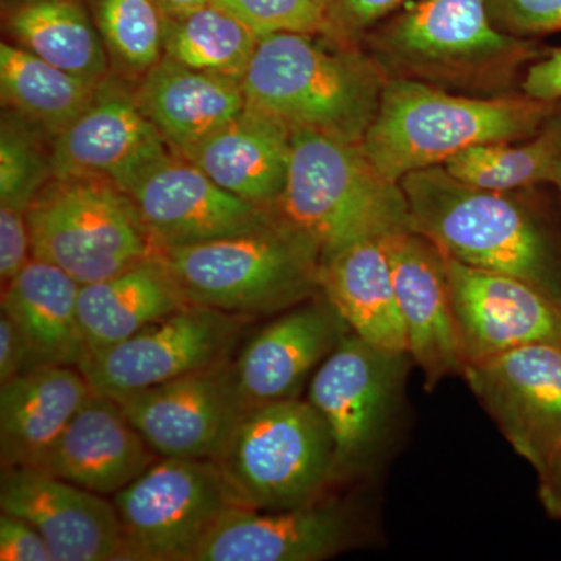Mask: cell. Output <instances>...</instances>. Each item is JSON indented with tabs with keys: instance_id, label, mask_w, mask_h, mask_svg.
Masks as SVG:
<instances>
[{
	"instance_id": "1",
	"label": "cell",
	"mask_w": 561,
	"mask_h": 561,
	"mask_svg": "<svg viewBox=\"0 0 561 561\" xmlns=\"http://www.w3.org/2000/svg\"><path fill=\"white\" fill-rule=\"evenodd\" d=\"M411 230L446 256L471 267L505 273L561 305V236L518 192L479 190L443 165L400 181Z\"/></svg>"
},
{
	"instance_id": "2",
	"label": "cell",
	"mask_w": 561,
	"mask_h": 561,
	"mask_svg": "<svg viewBox=\"0 0 561 561\" xmlns=\"http://www.w3.org/2000/svg\"><path fill=\"white\" fill-rule=\"evenodd\" d=\"M387 80L359 44L312 33H273L257 41L241 83L247 105L291 130L362 142Z\"/></svg>"
},
{
	"instance_id": "3",
	"label": "cell",
	"mask_w": 561,
	"mask_h": 561,
	"mask_svg": "<svg viewBox=\"0 0 561 561\" xmlns=\"http://www.w3.org/2000/svg\"><path fill=\"white\" fill-rule=\"evenodd\" d=\"M364 39L387 79L419 80L483 98L505 95L519 70L546 50L497 31L485 0H415Z\"/></svg>"
},
{
	"instance_id": "4",
	"label": "cell",
	"mask_w": 561,
	"mask_h": 561,
	"mask_svg": "<svg viewBox=\"0 0 561 561\" xmlns=\"http://www.w3.org/2000/svg\"><path fill=\"white\" fill-rule=\"evenodd\" d=\"M557 103L522 94H456L411 79H389L362 139L373 164L391 181L443 165L479 144L534 138Z\"/></svg>"
},
{
	"instance_id": "5",
	"label": "cell",
	"mask_w": 561,
	"mask_h": 561,
	"mask_svg": "<svg viewBox=\"0 0 561 561\" xmlns=\"http://www.w3.org/2000/svg\"><path fill=\"white\" fill-rule=\"evenodd\" d=\"M157 254L190 305L250 320L278 316L321 291L319 247L280 216L249 234Z\"/></svg>"
},
{
	"instance_id": "6",
	"label": "cell",
	"mask_w": 561,
	"mask_h": 561,
	"mask_svg": "<svg viewBox=\"0 0 561 561\" xmlns=\"http://www.w3.org/2000/svg\"><path fill=\"white\" fill-rule=\"evenodd\" d=\"M276 213L319 247L321 262L350 243L411 230L401 184L373 164L362 144L312 130H294Z\"/></svg>"
},
{
	"instance_id": "7",
	"label": "cell",
	"mask_w": 561,
	"mask_h": 561,
	"mask_svg": "<svg viewBox=\"0 0 561 561\" xmlns=\"http://www.w3.org/2000/svg\"><path fill=\"white\" fill-rule=\"evenodd\" d=\"M216 463L231 504L251 511L308 507L334 486V442L308 398L243 413Z\"/></svg>"
},
{
	"instance_id": "8",
	"label": "cell",
	"mask_w": 561,
	"mask_h": 561,
	"mask_svg": "<svg viewBox=\"0 0 561 561\" xmlns=\"http://www.w3.org/2000/svg\"><path fill=\"white\" fill-rule=\"evenodd\" d=\"M33 257L80 286L157 254L131 198L105 176L51 180L27 209Z\"/></svg>"
},
{
	"instance_id": "9",
	"label": "cell",
	"mask_w": 561,
	"mask_h": 561,
	"mask_svg": "<svg viewBox=\"0 0 561 561\" xmlns=\"http://www.w3.org/2000/svg\"><path fill=\"white\" fill-rule=\"evenodd\" d=\"M411 354L376 348L353 331L309 381L308 400L330 427L334 442V485L368 474L393 432Z\"/></svg>"
},
{
	"instance_id": "10",
	"label": "cell",
	"mask_w": 561,
	"mask_h": 561,
	"mask_svg": "<svg viewBox=\"0 0 561 561\" xmlns=\"http://www.w3.org/2000/svg\"><path fill=\"white\" fill-rule=\"evenodd\" d=\"M110 180L135 203L157 250L249 234L279 217L225 191L165 140Z\"/></svg>"
},
{
	"instance_id": "11",
	"label": "cell",
	"mask_w": 561,
	"mask_h": 561,
	"mask_svg": "<svg viewBox=\"0 0 561 561\" xmlns=\"http://www.w3.org/2000/svg\"><path fill=\"white\" fill-rule=\"evenodd\" d=\"M122 561H194L221 515L231 507L214 460L161 457L114 494Z\"/></svg>"
},
{
	"instance_id": "12",
	"label": "cell",
	"mask_w": 561,
	"mask_h": 561,
	"mask_svg": "<svg viewBox=\"0 0 561 561\" xmlns=\"http://www.w3.org/2000/svg\"><path fill=\"white\" fill-rule=\"evenodd\" d=\"M250 319L187 305L138 334L88 357L80 371L106 397L161 386L232 359Z\"/></svg>"
},
{
	"instance_id": "13",
	"label": "cell",
	"mask_w": 561,
	"mask_h": 561,
	"mask_svg": "<svg viewBox=\"0 0 561 561\" xmlns=\"http://www.w3.org/2000/svg\"><path fill=\"white\" fill-rule=\"evenodd\" d=\"M463 378L505 440L540 474L561 448V346L504 351L468 364Z\"/></svg>"
},
{
	"instance_id": "14",
	"label": "cell",
	"mask_w": 561,
	"mask_h": 561,
	"mask_svg": "<svg viewBox=\"0 0 561 561\" xmlns=\"http://www.w3.org/2000/svg\"><path fill=\"white\" fill-rule=\"evenodd\" d=\"M114 400L153 451L173 459L216 461L247 412L232 359Z\"/></svg>"
},
{
	"instance_id": "15",
	"label": "cell",
	"mask_w": 561,
	"mask_h": 561,
	"mask_svg": "<svg viewBox=\"0 0 561 561\" xmlns=\"http://www.w3.org/2000/svg\"><path fill=\"white\" fill-rule=\"evenodd\" d=\"M467 365L504 351L561 346V305L526 280L443 254Z\"/></svg>"
},
{
	"instance_id": "16",
	"label": "cell",
	"mask_w": 561,
	"mask_h": 561,
	"mask_svg": "<svg viewBox=\"0 0 561 561\" xmlns=\"http://www.w3.org/2000/svg\"><path fill=\"white\" fill-rule=\"evenodd\" d=\"M408 350L432 391L467 368L445 260L437 247L419 232L383 236Z\"/></svg>"
},
{
	"instance_id": "17",
	"label": "cell",
	"mask_w": 561,
	"mask_h": 561,
	"mask_svg": "<svg viewBox=\"0 0 561 561\" xmlns=\"http://www.w3.org/2000/svg\"><path fill=\"white\" fill-rule=\"evenodd\" d=\"M350 331L323 291L278 313L232 357L247 411L300 398L313 373Z\"/></svg>"
},
{
	"instance_id": "18",
	"label": "cell",
	"mask_w": 561,
	"mask_h": 561,
	"mask_svg": "<svg viewBox=\"0 0 561 561\" xmlns=\"http://www.w3.org/2000/svg\"><path fill=\"white\" fill-rule=\"evenodd\" d=\"M0 511L31 523L54 561H122L121 523L113 501L41 468L2 470Z\"/></svg>"
},
{
	"instance_id": "19",
	"label": "cell",
	"mask_w": 561,
	"mask_h": 561,
	"mask_svg": "<svg viewBox=\"0 0 561 561\" xmlns=\"http://www.w3.org/2000/svg\"><path fill=\"white\" fill-rule=\"evenodd\" d=\"M356 542V526L341 504L320 501L290 511L231 505L202 542L194 561H321Z\"/></svg>"
},
{
	"instance_id": "20",
	"label": "cell",
	"mask_w": 561,
	"mask_h": 561,
	"mask_svg": "<svg viewBox=\"0 0 561 561\" xmlns=\"http://www.w3.org/2000/svg\"><path fill=\"white\" fill-rule=\"evenodd\" d=\"M158 459L119 402L95 391L35 468L92 493L114 496Z\"/></svg>"
},
{
	"instance_id": "21",
	"label": "cell",
	"mask_w": 561,
	"mask_h": 561,
	"mask_svg": "<svg viewBox=\"0 0 561 561\" xmlns=\"http://www.w3.org/2000/svg\"><path fill=\"white\" fill-rule=\"evenodd\" d=\"M291 136L286 124L247 105L220 130L180 154L236 197L276 210L289 176Z\"/></svg>"
},
{
	"instance_id": "22",
	"label": "cell",
	"mask_w": 561,
	"mask_h": 561,
	"mask_svg": "<svg viewBox=\"0 0 561 561\" xmlns=\"http://www.w3.org/2000/svg\"><path fill=\"white\" fill-rule=\"evenodd\" d=\"M95 391L77 367L39 365L0 383L2 470L38 467Z\"/></svg>"
},
{
	"instance_id": "23",
	"label": "cell",
	"mask_w": 561,
	"mask_h": 561,
	"mask_svg": "<svg viewBox=\"0 0 561 561\" xmlns=\"http://www.w3.org/2000/svg\"><path fill=\"white\" fill-rule=\"evenodd\" d=\"M135 95L147 119L179 153L194 149L247 108L241 81L168 57L144 76Z\"/></svg>"
},
{
	"instance_id": "24",
	"label": "cell",
	"mask_w": 561,
	"mask_h": 561,
	"mask_svg": "<svg viewBox=\"0 0 561 561\" xmlns=\"http://www.w3.org/2000/svg\"><path fill=\"white\" fill-rule=\"evenodd\" d=\"M162 140L136 95L103 81L83 113L54 138L51 172L55 180L111 179Z\"/></svg>"
},
{
	"instance_id": "25",
	"label": "cell",
	"mask_w": 561,
	"mask_h": 561,
	"mask_svg": "<svg viewBox=\"0 0 561 561\" xmlns=\"http://www.w3.org/2000/svg\"><path fill=\"white\" fill-rule=\"evenodd\" d=\"M79 291L80 284L72 276L35 257L2 287V312L24 339L33 367L80 368L87 360Z\"/></svg>"
},
{
	"instance_id": "26",
	"label": "cell",
	"mask_w": 561,
	"mask_h": 561,
	"mask_svg": "<svg viewBox=\"0 0 561 561\" xmlns=\"http://www.w3.org/2000/svg\"><path fill=\"white\" fill-rule=\"evenodd\" d=\"M321 291L351 331L393 353H409L382 238L364 239L321 262Z\"/></svg>"
},
{
	"instance_id": "27",
	"label": "cell",
	"mask_w": 561,
	"mask_h": 561,
	"mask_svg": "<svg viewBox=\"0 0 561 561\" xmlns=\"http://www.w3.org/2000/svg\"><path fill=\"white\" fill-rule=\"evenodd\" d=\"M187 305L158 254L80 286L79 317L88 357L119 345Z\"/></svg>"
},
{
	"instance_id": "28",
	"label": "cell",
	"mask_w": 561,
	"mask_h": 561,
	"mask_svg": "<svg viewBox=\"0 0 561 561\" xmlns=\"http://www.w3.org/2000/svg\"><path fill=\"white\" fill-rule=\"evenodd\" d=\"M22 49L92 84L108 73L105 44L79 0H24L7 18Z\"/></svg>"
},
{
	"instance_id": "29",
	"label": "cell",
	"mask_w": 561,
	"mask_h": 561,
	"mask_svg": "<svg viewBox=\"0 0 561 561\" xmlns=\"http://www.w3.org/2000/svg\"><path fill=\"white\" fill-rule=\"evenodd\" d=\"M99 87L55 68L18 44H0L3 105L51 138H57L83 113Z\"/></svg>"
},
{
	"instance_id": "30",
	"label": "cell",
	"mask_w": 561,
	"mask_h": 561,
	"mask_svg": "<svg viewBox=\"0 0 561 561\" xmlns=\"http://www.w3.org/2000/svg\"><path fill=\"white\" fill-rule=\"evenodd\" d=\"M257 41L241 20L214 2L176 16L164 14V57L202 72L242 81Z\"/></svg>"
},
{
	"instance_id": "31",
	"label": "cell",
	"mask_w": 561,
	"mask_h": 561,
	"mask_svg": "<svg viewBox=\"0 0 561 561\" xmlns=\"http://www.w3.org/2000/svg\"><path fill=\"white\" fill-rule=\"evenodd\" d=\"M553 113L534 138L479 144L454 154L443 168L457 180L485 191L518 192L552 184L559 153Z\"/></svg>"
},
{
	"instance_id": "32",
	"label": "cell",
	"mask_w": 561,
	"mask_h": 561,
	"mask_svg": "<svg viewBox=\"0 0 561 561\" xmlns=\"http://www.w3.org/2000/svg\"><path fill=\"white\" fill-rule=\"evenodd\" d=\"M94 21L113 60L146 76L164 57V13L157 0H94Z\"/></svg>"
},
{
	"instance_id": "33",
	"label": "cell",
	"mask_w": 561,
	"mask_h": 561,
	"mask_svg": "<svg viewBox=\"0 0 561 561\" xmlns=\"http://www.w3.org/2000/svg\"><path fill=\"white\" fill-rule=\"evenodd\" d=\"M38 127L10 111L0 128V206L27 213L54 180L51 150L39 140Z\"/></svg>"
},
{
	"instance_id": "34",
	"label": "cell",
	"mask_w": 561,
	"mask_h": 561,
	"mask_svg": "<svg viewBox=\"0 0 561 561\" xmlns=\"http://www.w3.org/2000/svg\"><path fill=\"white\" fill-rule=\"evenodd\" d=\"M257 38L273 33L331 35L330 0H213Z\"/></svg>"
},
{
	"instance_id": "35",
	"label": "cell",
	"mask_w": 561,
	"mask_h": 561,
	"mask_svg": "<svg viewBox=\"0 0 561 561\" xmlns=\"http://www.w3.org/2000/svg\"><path fill=\"white\" fill-rule=\"evenodd\" d=\"M497 31L530 39L561 32V0H485Z\"/></svg>"
},
{
	"instance_id": "36",
	"label": "cell",
	"mask_w": 561,
	"mask_h": 561,
	"mask_svg": "<svg viewBox=\"0 0 561 561\" xmlns=\"http://www.w3.org/2000/svg\"><path fill=\"white\" fill-rule=\"evenodd\" d=\"M404 0H330L332 38L359 44L379 22L401 9Z\"/></svg>"
},
{
	"instance_id": "37",
	"label": "cell",
	"mask_w": 561,
	"mask_h": 561,
	"mask_svg": "<svg viewBox=\"0 0 561 561\" xmlns=\"http://www.w3.org/2000/svg\"><path fill=\"white\" fill-rule=\"evenodd\" d=\"M33 260L27 213L0 206V279L7 286Z\"/></svg>"
},
{
	"instance_id": "38",
	"label": "cell",
	"mask_w": 561,
	"mask_h": 561,
	"mask_svg": "<svg viewBox=\"0 0 561 561\" xmlns=\"http://www.w3.org/2000/svg\"><path fill=\"white\" fill-rule=\"evenodd\" d=\"M0 560L54 561L38 530L21 516L0 515Z\"/></svg>"
},
{
	"instance_id": "39",
	"label": "cell",
	"mask_w": 561,
	"mask_h": 561,
	"mask_svg": "<svg viewBox=\"0 0 561 561\" xmlns=\"http://www.w3.org/2000/svg\"><path fill=\"white\" fill-rule=\"evenodd\" d=\"M519 88L534 101L561 102V47H546L545 54L524 70Z\"/></svg>"
},
{
	"instance_id": "40",
	"label": "cell",
	"mask_w": 561,
	"mask_h": 561,
	"mask_svg": "<svg viewBox=\"0 0 561 561\" xmlns=\"http://www.w3.org/2000/svg\"><path fill=\"white\" fill-rule=\"evenodd\" d=\"M31 353L13 321L2 312L0 316V383L32 370Z\"/></svg>"
},
{
	"instance_id": "41",
	"label": "cell",
	"mask_w": 561,
	"mask_h": 561,
	"mask_svg": "<svg viewBox=\"0 0 561 561\" xmlns=\"http://www.w3.org/2000/svg\"><path fill=\"white\" fill-rule=\"evenodd\" d=\"M540 489L538 496L546 513L561 523V448L549 461L548 467L538 474Z\"/></svg>"
},
{
	"instance_id": "42",
	"label": "cell",
	"mask_w": 561,
	"mask_h": 561,
	"mask_svg": "<svg viewBox=\"0 0 561 561\" xmlns=\"http://www.w3.org/2000/svg\"><path fill=\"white\" fill-rule=\"evenodd\" d=\"M213 0H157L158 5L165 16H176V14H184L187 11L201 9L206 3Z\"/></svg>"
},
{
	"instance_id": "43",
	"label": "cell",
	"mask_w": 561,
	"mask_h": 561,
	"mask_svg": "<svg viewBox=\"0 0 561 561\" xmlns=\"http://www.w3.org/2000/svg\"><path fill=\"white\" fill-rule=\"evenodd\" d=\"M553 119H556L557 127H559V153H557L556 171H553L552 186H556L561 195V102H559V105H557L556 113H553Z\"/></svg>"
}]
</instances>
